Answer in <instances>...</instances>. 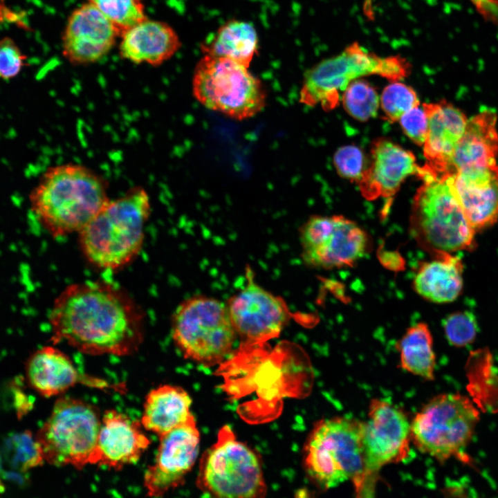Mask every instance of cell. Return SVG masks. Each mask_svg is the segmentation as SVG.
<instances>
[{
    "label": "cell",
    "mask_w": 498,
    "mask_h": 498,
    "mask_svg": "<svg viewBox=\"0 0 498 498\" xmlns=\"http://www.w3.org/2000/svg\"><path fill=\"white\" fill-rule=\"evenodd\" d=\"M244 287L227 302L229 315L246 344H261L277 337L291 317L285 301L260 286L250 266Z\"/></svg>",
    "instance_id": "cell-14"
},
{
    "label": "cell",
    "mask_w": 498,
    "mask_h": 498,
    "mask_svg": "<svg viewBox=\"0 0 498 498\" xmlns=\"http://www.w3.org/2000/svg\"><path fill=\"white\" fill-rule=\"evenodd\" d=\"M237 334L226 304L198 295L184 300L172 320L174 344L190 360L213 365L231 352Z\"/></svg>",
    "instance_id": "cell-9"
},
{
    "label": "cell",
    "mask_w": 498,
    "mask_h": 498,
    "mask_svg": "<svg viewBox=\"0 0 498 498\" xmlns=\"http://www.w3.org/2000/svg\"><path fill=\"white\" fill-rule=\"evenodd\" d=\"M1 467L0 466V494L4 491V486L2 483L1 478Z\"/></svg>",
    "instance_id": "cell-37"
},
{
    "label": "cell",
    "mask_w": 498,
    "mask_h": 498,
    "mask_svg": "<svg viewBox=\"0 0 498 498\" xmlns=\"http://www.w3.org/2000/svg\"><path fill=\"white\" fill-rule=\"evenodd\" d=\"M405 133L416 144L423 145L427 131V118L425 110L418 107L404 113L399 119Z\"/></svg>",
    "instance_id": "cell-35"
},
{
    "label": "cell",
    "mask_w": 498,
    "mask_h": 498,
    "mask_svg": "<svg viewBox=\"0 0 498 498\" xmlns=\"http://www.w3.org/2000/svg\"><path fill=\"white\" fill-rule=\"evenodd\" d=\"M109 200L104 177L71 163L48 167L29 194L31 211L54 237L78 234Z\"/></svg>",
    "instance_id": "cell-2"
},
{
    "label": "cell",
    "mask_w": 498,
    "mask_h": 498,
    "mask_svg": "<svg viewBox=\"0 0 498 498\" xmlns=\"http://www.w3.org/2000/svg\"><path fill=\"white\" fill-rule=\"evenodd\" d=\"M409 71V62L400 56L380 57L353 43L305 73L299 101L329 111L338 105L349 84L360 77L378 75L396 82L407 76Z\"/></svg>",
    "instance_id": "cell-5"
},
{
    "label": "cell",
    "mask_w": 498,
    "mask_h": 498,
    "mask_svg": "<svg viewBox=\"0 0 498 498\" xmlns=\"http://www.w3.org/2000/svg\"><path fill=\"white\" fill-rule=\"evenodd\" d=\"M49 323L55 342L91 355L132 354L144 338L142 310L123 289L106 282L66 287L54 301Z\"/></svg>",
    "instance_id": "cell-1"
},
{
    "label": "cell",
    "mask_w": 498,
    "mask_h": 498,
    "mask_svg": "<svg viewBox=\"0 0 498 498\" xmlns=\"http://www.w3.org/2000/svg\"><path fill=\"white\" fill-rule=\"evenodd\" d=\"M121 37V57L136 64L158 66L169 59L181 46L169 25L147 18L126 30Z\"/></svg>",
    "instance_id": "cell-21"
},
{
    "label": "cell",
    "mask_w": 498,
    "mask_h": 498,
    "mask_svg": "<svg viewBox=\"0 0 498 498\" xmlns=\"http://www.w3.org/2000/svg\"><path fill=\"white\" fill-rule=\"evenodd\" d=\"M424 169L423 183L412 204V234L435 254L471 250L475 247L476 230L454 194V172L436 175Z\"/></svg>",
    "instance_id": "cell-4"
},
{
    "label": "cell",
    "mask_w": 498,
    "mask_h": 498,
    "mask_svg": "<svg viewBox=\"0 0 498 498\" xmlns=\"http://www.w3.org/2000/svg\"><path fill=\"white\" fill-rule=\"evenodd\" d=\"M6 448L9 463L17 470L26 472L45 461L36 436L29 431L12 436L7 440Z\"/></svg>",
    "instance_id": "cell-29"
},
{
    "label": "cell",
    "mask_w": 498,
    "mask_h": 498,
    "mask_svg": "<svg viewBox=\"0 0 498 498\" xmlns=\"http://www.w3.org/2000/svg\"><path fill=\"white\" fill-rule=\"evenodd\" d=\"M370 160L358 181L361 194L369 200L391 197L407 177L422 172L411 151L387 139L373 143Z\"/></svg>",
    "instance_id": "cell-17"
},
{
    "label": "cell",
    "mask_w": 498,
    "mask_h": 498,
    "mask_svg": "<svg viewBox=\"0 0 498 498\" xmlns=\"http://www.w3.org/2000/svg\"><path fill=\"white\" fill-rule=\"evenodd\" d=\"M497 120L496 113L491 110L481 111L468 120L451 159L453 172L497 163Z\"/></svg>",
    "instance_id": "cell-22"
},
{
    "label": "cell",
    "mask_w": 498,
    "mask_h": 498,
    "mask_svg": "<svg viewBox=\"0 0 498 498\" xmlns=\"http://www.w3.org/2000/svg\"><path fill=\"white\" fill-rule=\"evenodd\" d=\"M381 105L387 118L394 122L409 110L419 106V100L413 89L396 82L383 90Z\"/></svg>",
    "instance_id": "cell-31"
},
{
    "label": "cell",
    "mask_w": 498,
    "mask_h": 498,
    "mask_svg": "<svg viewBox=\"0 0 498 498\" xmlns=\"http://www.w3.org/2000/svg\"><path fill=\"white\" fill-rule=\"evenodd\" d=\"M436 259L424 263L413 282L415 291L434 303L451 302L463 288V264L461 259L449 252L436 253Z\"/></svg>",
    "instance_id": "cell-24"
},
{
    "label": "cell",
    "mask_w": 498,
    "mask_h": 498,
    "mask_svg": "<svg viewBox=\"0 0 498 498\" xmlns=\"http://www.w3.org/2000/svg\"><path fill=\"white\" fill-rule=\"evenodd\" d=\"M192 91L205 108L237 120L255 116L266 105L262 84L248 68L208 54L195 66Z\"/></svg>",
    "instance_id": "cell-7"
},
{
    "label": "cell",
    "mask_w": 498,
    "mask_h": 498,
    "mask_svg": "<svg viewBox=\"0 0 498 498\" xmlns=\"http://www.w3.org/2000/svg\"><path fill=\"white\" fill-rule=\"evenodd\" d=\"M118 30L119 35L147 19L140 0H89Z\"/></svg>",
    "instance_id": "cell-28"
},
{
    "label": "cell",
    "mask_w": 498,
    "mask_h": 498,
    "mask_svg": "<svg viewBox=\"0 0 498 498\" xmlns=\"http://www.w3.org/2000/svg\"><path fill=\"white\" fill-rule=\"evenodd\" d=\"M452 185L475 230L498 219V165L471 167L452 174Z\"/></svg>",
    "instance_id": "cell-19"
},
{
    "label": "cell",
    "mask_w": 498,
    "mask_h": 498,
    "mask_svg": "<svg viewBox=\"0 0 498 498\" xmlns=\"http://www.w3.org/2000/svg\"><path fill=\"white\" fill-rule=\"evenodd\" d=\"M343 105L350 116L360 121L376 116L379 97L367 82L356 80L349 84L342 96Z\"/></svg>",
    "instance_id": "cell-30"
},
{
    "label": "cell",
    "mask_w": 498,
    "mask_h": 498,
    "mask_svg": "<svg viewBox=\"0 0 498 498\" xmlns=\"http://www.w3.org/2000/svg\"><path fill=\"white\" fill-rule=\"evenodd\" d=\"M192 399L183 388L161 385L149 392L144 403L140 423L159 436L185 423L192 414Z\"/></svg>",
    "instance_id": "cell-25"
},
{
    "label": "cell",
    "mask_w": 498,
    "mask_h": 498,
    "mask_svg": "<svg viewBox=\"0 0 498 498\" xmlns=\"http://www.w3.org/2000/svg\"><path fill=\"white\" fill-rule=\"evenodd\" d=\"M119 33L109 19L91 3L75 9L62 37L64 57L73 64H89L102 59Z\"/></svg>",
    "instance_id": "cell-16"
},
{
    "label": "cell",
    "mask_w": 498,
    "mask_h": 498,
    "mask_svg": "<svg viewBox=\"0 0 498 498\" xmlns=\"http://www.w3.org/2000/svg\"><path fill=\"white\" fill-rule=\"evenodd\" d=\"M443 327L449 343L464 347L475 338L478 325L473 313L468 311L454 312L443 320Z\"/></svg>",
    "instance_id": "cell-32"
},
{
    "label": "cell",
    "mask_w": 498,
    "mask_h": 498,
    "mask_svg": "<svg viewBox=\"0 0 498 498\" xmlns=\"http://www.w3.org/2000/svg\"><path fill=\"white\" fill-rule=\"evenodd\" d=\"M479 421L471 401L459 394H443L431 399L411 423V440L422 452L441 462L460 456Z\"/></svg>",
    "instance_id": "cell-11"
},
{
    "label": "cell",
    "mask_w": 498,
    "mask_h": 498,
    "mask_svg": "<svg viewBox=\"0 0 498 498\" xmlns=\"http://www.w3.org/2000/svg\"><path fill=\"white\" fill-rule=\"evenodd\" d=\"M402 368L431 380L434 377L435 354L432 337L425 323L409 327L398 342Z\"/></svg>",
    "instance_id": "cell-27"
},
{
    "label": "cell",
    "mask_w": 498,
    "mask_h": 498,
    "mask_svg": "<svg viewBox=\"0 0 498 498\" xmlns=\"http://www.w3.org/2000/svg\"><path fill=\"white\" fill-rule=\"evenodd\" d=\"M333 163L341 176L359 181L364 171V156L358 147L347 145L339 148L334 154Z\"/></svg>",
    "instance_id": "cell-34"
},
{
    "label": "cell",
    "mask_w": 498,
    "mask_h": 498,
    "mask_svg": "<svg viewBox=\"0 0 498 498\" xmlns=\"http://www.w3.org/2000/svg\"><path fill=\"white\" fill-rule=\"evenodd\" d=\"M101 423L95 406L72 397L59 398L35 436L44 461L77 469L93 465Z\"/></svg>",
    "instance_id": "cell-8"
},
{
    "label": "cell",
    "mask_w": 498,
    "mask_h": 498,
    "mask_svg": "<svg viewBox=\"0 0 498 498\" xmlns=\"http://www.w3.org/2000/svg\"><path fill=\"white\" fill-rule=\"evenodd\" d=\"M140 421L113 409L102 416L93 465L120 470L136 463L148 448L150 440L141 430Z\"/></svg>",
    "instance_id": "cell-18"
},
{
    "label": "cell",
    "mask_w": 498,
    "mask_h": 498,
    "mask_svg": "<svg viewBox=\"0 0 498 498\" xmlns=\"http://www.w3.org/2000/svg\"><path fill=\"white\" fill-rule=\"evenodd\" d=\"M26 372L30 386L46 397L60 394L79 382H89L82 378L66 354L50 346L29 357Z\"/></svg>",
    "instance_id": "cell-23"
},
{
    "label": "cell",
    "mask_w": 498,
    "mask_h": 498,
    "mask_svg": "<svg viewBox=\"0 0 498 498\" xmlns=\"http://www.w3.org/2000/svg\"><path fill=\"white\" fill-rule=\"evenodd\" d=\"M299 241L304 263L331 269L352 266L369 248L367 233L342 216H313L300 228Z\"/></svg>",
    "instance_id": "cell-13"
},
{
    "label": "cell",
    "mask_w": 498,
    "mask_h": 498,
    "mask_svg": "<svg viewBox=\"0 0 498 498\" xmlns=\"http://www.w3.org/2000/svg\"><path fill=\"white\" fill-rule=\"evenodd\" d=\"M151 199L145 188H130L109 200L78 233L81 250L94 266L117 270L127 266L142 246Z\"/></svg>",
    "instance_id": "cell-3"
},
{
    "label": "cell",
    "mask_w": 498,
    "mask_h": 498,
    "mask_svg": "<svg viewBox=\"0 0 498 498\" xmlns=\"http://www.w3.org/2000/svg\"><path fill=\"white\" fill-rule=\"evenodd\" d=\"M196 484L204 493L222 498H257L266 493L259 461L255 452L238 441L229 425L203 454Z\"/></svg>",
    "instance_id": "cell-10"
},
{
    "label": "cell",
    "mask_w": 498,
    "mask_h": 498,
    "mask_svg": "<svg viewBox=\"0 0 498 498\" xmlns=\"http://www.w3.org/2000/svg\"><path fill=\"white\" fill-rule=\"evenodd\" d=\"M258 37L249 22L232 20L201 44L203 54L225 57L249 68L257 49Z\"/></svg>",
    "instance_id": "cell-26"
},
{
    "label": "cell",
    "mask_w": 498,
    "mask_h": 498,
    "mask_svg": "<svg viewBox=\"0 0 498 498\" xmlns=\"http://www.w3.org/2000/svg\"><path fill=\"white\" fill-rule=\"evenodd\" d=\"M486 21L498 27V0H467Z\"/></svg>",
    "instance_id": "cell-36"
},
{
    "label": "cell",
    "mask_w": 498,
    "mask_h": 498,
    "mask_svg": "<svg viewBox=\"0 0 498 498\" xmlns=\"http://www.w3.org/2000/svg\"><path fill=\"white\" fill-rule=\"evenodd\" d=\"M411 423L403 411L387 401L373 399L362 422L363 473L356 492L369 497L376 477L385 465L405 460L409 454Z\"/></svg>",
    "instance_id": "cell-12"
},
{
    "label": "cell",
    "mask_w": 498,
    "mask_h": 498,
    "mask_svg": "<svg viewBox=\"0 0 498 498\" xmlns=\"http://www.w3.org/2000/svg\"><path fill=\"white\" fill-rule=\"evenodd\" d=\"M362 422L345 417L320 421L304 449V467L321 487L328 489L351 480L355 488L363 473Z\"/></svg>",
    "instance_id": "cell-6"
},
{
    "label": "cell",
    "mask_w": 498,
    "mask_h": 498,
    "mask_svg": "<svg viewBox=\"0 0 498 498\" xmlns=\"http://www.w3.org/2000/svg\"><path fill=\"white\" fill-rule=\"evenodd\" d=\"M160 437L154 463L144 474L149 497H159L181 485L198 457L200 434L192 415L185 423Z\"/></svg>",
    "instance_id": "cell-15"
},
{
    "label": "cell",
    "mask_w": 498,
    "mask_h": 498,
    "mask_svg": "<svg viewBox=\"0 0 498 498\" xmlns=\"http://www.w3.org/2000/svg\"><path fill=\"white\" fill-rule=\"evenodd\" d=\"M427 118V131L423 144L424 167L437 175L453 172L452 154L464 132L468 119L452 104L441 101L424 104Z\"/></svg>",
    "instance_id": "cell-20"
},
{
    "label": "cell",
    "mask_w": 498,
    "mask_h": 498,
    "mask_svg": "<svg viewBox=\"0 0 498 498\" xmlns=\"http://www.w3.org/2000/svg\"><path fill=\"white\" fill-rule=\"evenodd\" d=\"M27 56L9 37L0 39V78L11 80L26 65Z\"/></svg>",
    "instance_id": "cell-33"
}]
</instances>
